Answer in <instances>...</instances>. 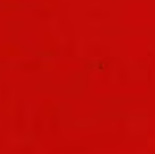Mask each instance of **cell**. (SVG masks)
Returning a JSON list of instances; mask_svg holds the SVG:
<instances>
[{"label": "cell", "instance_id": "obj_1", "mask_svg": "<svg viewBox=\"0 0 155 154\" xmlns=\"http://www.w3.org/2000/svg\"><path fill=\"white\" fill-rule=\"evenodd\" d=\"M15 126H16V130L19 133H22L25 131V113H23L22 107H20L17 111L16 118H15Z\"/></svg>", "mask_w": 155, "mask_h": 154}, {"label": "cell", "instance_id": "obj_2", "mask_svg": "<svg viewBox=\"0 0 155 154\" xmlns=\"http://www.w3.org/2000/svg\"><path fill=\"white\" fill-rule=\"evenodd\" d=\"M32 129H33V132H34L37 136H39V135L41 134V130H42L41 117H40L39 115L34 116V119H33V124H32Z\"/></svg>", "mask_w": 155, "mask_h": 154}, {"label": "cell", "instance_id": "obj_3", "mask_svg": "<svg viewBox=\"0 0 155 154\" xmlns=\"http://www.w3.org/2000/svg\"><path fill=\"white\" fill-rule=\"evenodd\" d=\"M88 15L92 18H105L108 16V13L102 12V11H96V12H90L88 13Z\"/></svg>", "mask_w": 155, "mask_h": 154}, {"label": "cell", "instance_id": "obj_4", "mask_svg": "<svg viewBox=\"0 0 155 154\" xmlns=\"http://www.w3.org/2000/svg\"><path fill=\"white\" fill-rule=\"evenodd\" d=\"M61 151L71 152V153H79V152L84 151V148H81V147H66V148H62Z\"/></svg>", "mask_w": 155, "mask_h": 154}, {"label": "cell", "instance_id": "obj_5", "mask_svg": "<svg viewBox=\"0 0 155 154\" xmlns=\"http://www.w3.org/2000/svg\"><path fill=\"white\" fill-rule=\"evenodd\" d=\"M51 131L53 134H56L57 131H58V121H57V118L55 116L51 119Z\"/></svg>", "mask_w": 155, "mask_h": 154}, {"label": "cell", "instance_id": "obj_6", "mask_svg": "<svg viewBox=\"0 0 155 154\" xmlns=\"http://www.w3.org/2000/svg\"><path fill=\"white\" fill-rule=\"evenodd\" d=\"M33 148L32 147H23L21 150H20V152H21L22 154H33Z\"/></svg>", "mask_w": 155, "mask_h": 154}, {"label": "cell", "instance_id": "obj_7", "mask_svg": "<svg viewBox=\"0 0 155 154\" xmlns=\"http://www.w3.org/2000/svg\"><path fill=\"white\" fill-rule=\"evenodd\" d=\"M0 147H2V140H1V138H0Z\"/></svg>", "mask_w": 155, "mask_h": 154}]
</instances>
